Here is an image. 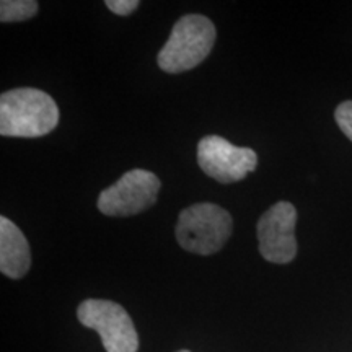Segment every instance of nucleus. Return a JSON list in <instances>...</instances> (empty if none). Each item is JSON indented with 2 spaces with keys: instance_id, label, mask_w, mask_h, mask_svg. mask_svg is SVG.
Here are the masks:
<instances>
[{
  "instance_id": "9d476101",
  "label": "nucleus",
  "mask_w": 352,
  "mask_h": 352,
  "mask_svg": "<svg viewBox=\"0 0 352 352\" xmlns=\"http://www.w3.org/2000/svg\"><path fill=\"white\" fill-rule=\"evenodd\" d=\"M338 126L342 131V134L352 142V101H344L336 108L334 113Z\"/></svg>"
},
{
  "instance_id": "1a4fd4ad",
  "label": "nucleus",
  "mask_w": 352,
  "mask_h": 352,
  "mask_svg": "<svg viewBox=\"0 0 352 352\" xmlns=\"http://www.w3.org/2000/svg\"><path fill=\"white\" fill-rule=\"evenodd\" d=\"M38 2L34 0H2L0 2V20L3 23L25 21L36 15Z\"/></svg>"
},
{
  "instance_id": "f03ea898",
  "label": "nucleus",
  "mask_w": 352,
  "mask_h": 352,
  "mask_svg": "<svg viewBox=\"0 0 352 352\" xmlns=\"http://www.w3.org/2000/svg\"><path fill=\"white\" fill-rule=\"evenodd\" d=\"M215 26L208 16L184 15L173 25L157 63L164 72L182 74L195 69L212 51Z\"/></svg>"
},
{
  "instance_id": "f257e3e1",
  "label": "nucleus",
  "mask_w": 352,
  "mask_h": 352,
  "mask_svg": "<svg viewBox=\"0 0 352 352\" xmlns=\"http://www.w3.org/2000/svg\"><path fill=\"white\" fill-rule=\"evenodd\" d=\"M59 124V108L46 91L15 88L0 96V134L3 138H43Z\"/></svg>"
},
{
  "instance_id": "f8f14e48",
  "label": "nucleus",
  "mask_w": 352,
  "mask_h": 352,
  "mask_svg": "<svg viewBox=\"0 0 352 352\" xmlns=\"http://www.w3.org/2000/svg\"><path fill=\"white\" fill-rule=\"evenodd\" d=\"M178 352H189V351H178Z\"/></svg>"
},
{
  "instance_id": "9b49d317",
  "label": "nucleus",
  "mask_w": 352,
  "mask_h": 352,
  "mask_svg": "<svg viewBox=\"0 0 352 352\" xmlns=\"http://www.w3.org/2000/svg\"><path fill=\"white\" fill-rule=\"evenodd\" d=\"M140 6L139 0H108L107 7L116 15L126 16L131 15L132 12L138 10V7Z\"/></svg>"
},
{
  "instance_id": "39448f33",
  "label": "nucleus",
  "mask_w": 352,
  "mask_h": 352,
  "mask_svg": "<svg viewBox=\"0 0 352 352\" xmlns=\"http://www.w3.org/2000/svg\"><path fill=\"white\" fill-rule=\"evenodd\" d=\"M162 183L155 173L131 170L98 196V209L109 217H129L144 212L157 202Z\"/></svg>"
},
{
  "instance_id": "423d86ee",
  "label": "nucleus",
  "mask_w": 352,
  "mask_h": 352,
  "mask_svg": "<svg viewBox=\"0 0 352 352\" xmlns=\"http://www.w3.org/2000/svg\"><path fill=\"white\" fill-rule=\"evenodd\" d=\"M197 164L215 182L228 184L256 170L258 155L253 148L236 147L220 135H206L197 144Z\"/></svg>"
},
{
  "instance_id": "0eeeda50",
  "label": "nucleus",
  "mask_w": 352,
  "mask_h": 352,
  "mask_svg": "<svg viewBox=\"0 0 352 352\" xmlns=\"http://www.w3.org/2000/svg\"><path fill=\"white\" fill-rule=\"evenodd\" d=\"M297 210L287 201L267 209L258 222V245L261 256L270 263L287 264L297 254Z\"/></svg>"
},
{
  "instance_id": "7ed1b4c3",
  "label": "nucleus",
  "mask_w": 352,
  "mask_h": 352,
  "mask_svg": "<svg viewBox=\"0 0 352 352\" xmlns=\"http://www.w3.org/2000/svg\"><path fill=\"white\" fill-rule=\"evenodd\" d=\"M232 228V215L226 209L212 202H199L182 210L175 235L186 252L209 256L226 245Z\"/></svg>"
},
{
  "instance_id": "6e6552de",
  "label": "nucleus",
  "mask_w": 352,
  "mask_h": 352,
  "mask_svg": "<svg viewBox=\"0 0 352 352\" xmlns=\"http://www.w3.org/2000/svg\"><path fill=\"white\" fill-rule=\"evenodd\" d=\"M32 266V252L23 232L10 219L0 217V271L10 279H21Z\"/></svg>"
},
{
  "instance_id": "20e7f679",
  "label": "nucleus",
  "mask_w": 352,
  "mask_h": 352,
  "mask_svg": "<svg viewBox=\"0 0 352 352\" xmlns=\"http://www.w3.org/2000/svg\"><path fill=\"white\" fill-rule=\"evenodd\" d=\"M83 327L100 334L107 352H138L139 336L131 316L120 303L88 298L77 308Z\"/></svg>"
}]
</instances>
